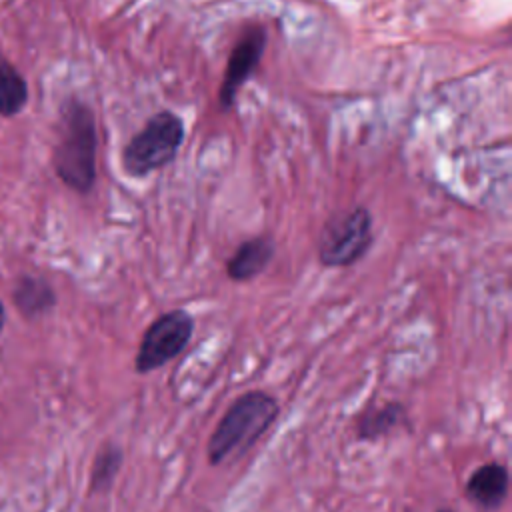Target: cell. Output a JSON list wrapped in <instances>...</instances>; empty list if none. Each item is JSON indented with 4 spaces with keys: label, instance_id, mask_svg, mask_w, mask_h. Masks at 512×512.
I'll use <instances>...</instances> for the list:
<instances>
[{
    "label": "cell",
    "instance_id": "1",
    "mask_svg": "<svg viewBox=\"0 0 512 512\" xmlns=\"http://www.w3.org/2000/svg\"><path fill=\"white\" fill-rule=\"evenodd\" d=\"M278 414V400L264 390H250L238 396L208 438V462L220 466L242 458L268 432Z\"/></svg>",
    "mask_w": 512,
    "mask_h": 512
},
{
    "label": "cell",
    "instance_id": "2",
    "mask_svg": "<svg viewBox=\"0 0 512 512\" xmlns=\"http://www.w3.org/2000/svg\"><path fill=\"white\" fill-rule=\"evenodd\" d=\"M54 168L60 180L76 192H88L96 180V124L82 102H68L64 108Z\"/></svg>",
    "mask_w": 512,
    "mask_h": 512
},
{
    "label": "cell",
    "instance_id": "3",
    "mask_svg": "<svg viewBox=\"0 0 512 512\" xmlns=\"http://www.w3.org/2000/svg\"><path fill=\"white\" fill-rule=\"evenodd\" d=\"M184 142V122L174 112L154 114L124 146L122 164L130 176H146L174 160Z\"/></svg>",
    "mask_w": 512,
    "mask_h": 512
},
{
    "label": "cell",
    "instance_id": "4",
    "mask_svg": "<svg viewBox=\"0 0 512 512\" xmlns=\"http://www.w3.org/2000/svg\"><path fill=\"white\" fill-rule=\"evenodd\" d=\"M194 318L186 310H170L158 316L142 334L136 352V372L150 374L174 360L190 342Z\"/></svg>",
    "mask_w": 512,
    "mask_h": 512
},
{
    "label": "cell",
    "instance_id": "5",
    "mask_svg": "<svg viewBox=\"0 0 512 512\" xmlns=\"http://www.w3.org/2000/svg\"><path fill=\"white\" fill-rule=\"evenodd\" d=\"M372 242V218L362 206L332 218L318 242V258L324 266H350L364 256Z\"/></svg>",
    "mask_w": 512,
    "mask_h": 512
},
{
    "label": "cell",
    "instance_id": "6",
    "mask_svg": "<svg viewBox=\"0 0 512 512\" xmlns=\"http://www.w3.org/2000/svg\"><path fill=\"white\" fill-rule=\"evenodd\" d=\"M264 48H266V32L260 26L248 30L232 48L226 64V72L220 84V106L224 110H228L234 104L240 86L252 76L254 68L258 66Z\"/></svg>",
    "mask_w": 512,
    "mask_h": 512
},
{
    "label": "cell",
    "instance_id": "7",
    "mask_svg": "<svg viewBox=\"0 0 512 512\" xmlns=\"http://www.w3.org/2000/svg\"><path fill=\"white\" fill-rule=\"evenodd\" d=\"M508 484V468L500 462H486L468 476L464 496L478 512H498L508 498Z\"/></svg>",
    "mask_w": 512,
    "mask_h": 512
},
{
    "label": "cell",
    "instance_id": "8",
    "mask_svg": "<svg viewBox=\"0 0 512 512\" xmlns=\"http://www.w3.org/2000/svg\"><path fill=\"white\" fill-rule=\"evenodd\" d=\"M408 426V414L402 402L388 400L384 404L366 406L354 424L356 438L362 442H376L392 434L400 426Z\"/></svg>",
    "mask_w": 512,
    "mask_h": 512
},
{
    "label": "cell",
    "instance_id": "9",
    "mask_svg": "<svg viewBox=\"0 0 512 512\" xmlns=\"http://www.w3.org/2000/svg\"><path fill=\"white\" fill-rule=\"evenodd\" d=\"M274 254V242L268 236H258L242 242L226 264V272L232 280L244 282L258 276Z\"/></svg>",
    "mask_w": 512,
    "mask_h": 512
},
{
    "label": "cell",
    "instance_id": "10",
    "mask_svg": "<svg viewBox=\"0 0 512 512\" xmlns=\"http://www.w3.org/2000/svg\"><path fill=\"white\" fill-rule=\"evenodd\" d=\"M14 302L22 314L32 318V316H40V314L48 312L54 306L56 298H54L52 288L42 278L24 276L16 284Z\"/></svg>",
    "mask_w": 512,
    "mask_h": 512
},
{
    "label": "cell",
    "instance_id": "11",
    "mask_svg": "<svg viewBox=\"0 0 512 512\" xmlns=\"http://www.w3.org/2000/svg\"><path fill=\"white\" fill-rule=\"evenodd\" d=\"M28 100V88L22 74L0 56V114H18Z\"/></svg>",
    "mask_w": 512,
    "mask_h": 512
},
{
    "label": "cell",
    "instance_id": "12",
    "mask_svg": "<svg viewBox=\"0 0 512 512\" xmlns=\"http://www.w3.org/2000/svg\"><path fill=\"white\" fill-rule=\"evenodd\" d=\"M122 460L124 452L116 444H104L98 450L90 470V494H106L112 488L122 468Z\"/></svg>",
    "mask_w": 512,
    "mask_h": 512
},
{
    "label": "cell",
    "instance_id": "13",
    "mask_svg": "<svg viewBox=\"0 0 512 512\" xmlns=\"http://www.w3.org/2000/svg\"><path fill=\"white\" fill-rule=\"evenodd\" d=\"M4 322H6V312H4V304L0 302V332L4 328Z\"/></svg>",
    "mask_w": 512,
    "mask_h": 512
},
{
    "label": "cell",
    "instance_id": "14",
    "mask_svg": "<svg viewBox=\"0 0 512 512\" xmlns=\"http://www.w3.org/2000/svg\"><path fill=\"white\" fill-rule=\"evenodd\" d=\"M438 512H452V510H448V508H440Z\"/></svg>",
    "mask_w": 512,
    "mask_h": 512
}]
</instances>
